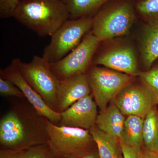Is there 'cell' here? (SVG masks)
<instances>
[{
  "mask_svg": "<svg viewBox=\"0 0 158 158\" xmlns=\"http://www.w3.org/2000/svg\"><path fill=\"white\" fill-rule=\"evenodd\" d=\"M100 42L90 31L68 55L59 61L50 63L53 73L59 81L86 73L92 65L94 56Z\"/></svg>",
  "mask_w": 158,
  "mask_h": 158,
  "instance_id": "9",
  "label": "cell"
},
{
  "mask_svg": "<svg viewBox=\"0 0 158 158\" xmlns=\"http://www.w3.org/2000/svg\"><path fill=\"white\" fill-rule=\"evenodd\" d=\"M86 73L60 81L57 111L61 113L71 105L91 94Z\"/></svg>",
  "mask_w": 158,
  "mask_h": 158,
  "instance_id": "14",
  "label": "cell"
},
{
  "mask_svg": "<svg viewBox=\"0 0 158 158\" xmlns=\"http://www.w3.org/2000/svg\"><path fill=\"white\" fill-rule=\"evenodd\" d=\"M138 158H158V152L145 149L144 150H141Z\"/></svg>",
  "mask_w": 158,
  "mask_h": 158,
  "instance_id": "27",
  "label": "cell"
},
{
  "mask_svg": "<svg viewBox=\"0 0 158 158\" xmlns=\"http://www.w3.org/2000/svg\"><path fill=\"white\" fill-rule=\"evenodd\" d=\"M138 79L151 91L158 105V59L149 70L141 71Z\"/></svg>",
  "mask_w": 158,
  "mask_h": 158,
  "instance_id": "21",
  "label": "cell"
},
{
  "mask_svg": "<svg viewBox=\"0 0 158 158\" xmlns=\"http://www.w3.org/2000/svg\"><path fill=\"white\" fill-rule=\"evenodd\" d=\"M138 21L135 0H111L93 17L91 31L104 41L130 35Z\"/></svg>",
  "mask_w": 158,
  "mask_h": 158,
  "instance_id": "3",
  "label": "cell"
},
{
  "mask_svg": "<svg viewBox=\"0 0 158 158\" xmlns=\"http://www.w3.org/2000/svg\"><path fill=\"white\" fill-rule=\"evenodd\" d=\"M93 17L68 19L51 36L42 56L52 63L59 61L74 49L92 28Z\"/></svg>",
  "mask_w": 158,
  "mask_h": 158,
  "instance_id": "7",
  "label": "cell"
},
{
  "mask_svg": "<svg viewBox=\"0 0 158 158\" xmlns=\"http://www.w3.org/2000/svg\"><path fill=\"white\" fill-rule=\"evenodd\" d=\"M97 105L92 94L75 102L60 113L58 125L90 130L96 126Z\"/></svg>",
  "mask_w": 158,
  "mask_h": 158,
  "instance_id": "12",
  "label": "cell"
},
{
  "mask_svg": "<svg viewBox=\"0 0 158 158\" xmlns=\"http://www.w3.org/2000/svg\"><path fill=\"white\" fill-rule=\"evenodd\" d=\"M12 60L30 86L48 106L57 111L60 81L51 70L49 62L38 56L27 63L19 59Z\"/></svg>",
  "mask_w": 158,
  "mask_h": 158,
  "instance_id": "6",
  "label": "cell"
},
{
  "mask_svg": "<svg viewBox=\"0 0 158 158\" xmlns=\"http://www.w3.org/2000/svg\"><path fill=\"white\" fill-rule=\"evenodd\" d=\"M136 78L116 95L112 103L124 116L134 115L144 118L151 109L156 106L151 91Z\"/></svg>",
  "mask_w": 158,
  "mask_h": 158,
  "instance_id": "10",
  "label": "cell"
},
{
  "mask_svg": "<svg viewBox=\"0 0 158 158\" xmlns=\"http://www.w3.org/2000/svg\"><path fill=\"white\" fill-rule=\"evenodd\" d=\"M92 65H99L138 77L140 70L139 52L131 34L100 41Z\"/></svg>",
  "mask_w": 158,
  "mask_h": 158,
  "instance_id": "4",
  "label": "cell"
},
{
  "mask_svg": "<svg viewBox=\"0 0 158 158\" xmlns=\"http://www.w3.org/2000/svg\"><path fill=\"white\" fill-rule=\"evenodd\" d=\"M1 77L9 80L22 91L27 101L40 116L54 124L59 125L61 114L48 106L41 96L34 90L24 78L13 61L9 65L0 71Z\"/></svg>",
  "mask_w": 158,
  "mask_h": 158,
  "instance_id": "11",
  "label": "cell"
},
{
  "mask_svg": "<svg viewBox=\"0 0 158 158\" xmlns=\"http://www.w3.org/2000/svg\"><path fill=\"white\" fill-rule=\"evenodd\" d=\"M90 131L97 146L100 158H123L119 139L105 134L96 126Z\"/></svg>",
  "mask_w": 158,
  "mask_h": 158,
  "instance_id": "16",
  "label": "cell"
},
{
  "mask_svg": "<svg viewBox=\"0 0 158 158\" xmlns=\"http://www.w3.org/2000/svg\"><path fill=\"white\" fill-rule=\"evenodd\" d=\"M13 18L40 37H51L69 19L62 0H20Z\"/></svg>",
  "mask_w": 158,
  "mask_h": 158,
  "instance_id": "2",
  "label": "cell"
},
{
  "mask_svg": "<svg viewBox=\"0 0 158 158\" xmlns=\"http://www.w3.org/2000/svg\"><path fill=\"white\" fill-rule=\"evenodd\" d=\"M144 120V118L138 116H127L125 120L120 141L131 147L141 146L143 143Z\"/></svg>",
  "mask_w": 158,
  "mask_h": 158,
  "instance_id": "18",
  "label": "cell"
},
{
  "mask_svg": "<svg viewBox=\"0 0 158 158\" xmlns=\"http://www.w3.org/2000/svg\"><path fill=\"white\" fill-rule=\"evenodd\" d=\"M86 74L91 94L101 111L136 78L99 65H91Z\"/></svg>",
  "mask_w": 158,
  "mask_h": 158,
  "instance_id": "8",
  "label": "cell"
},
{
  "mask_svg": "<svg viewBox=\"0 0 158 158\" xmlns=\"http://www.w3.org/2000/svg\"><path fill=\"white\" fill-rule=\"evenodd\" d=\"M123 158H138L141 152V146L131 147L120 141Z\"/></svg>",
  "mask_w": 158,
  "mask_h": 158,
  "instance_id": "25",
  "label": "cell"
},
{
  "mask_svg": "<svg viewBox=\"0 0 158 158\" xmlns=\"http://www.w3.org/2000/svg\"><path fill=\"white\" fill-rule=\"evenodd\" d=\"M138 20L158 27V0H135Z\"/></svg>",
  "mask_w": 158,
  "mask_h": 158,
  "instance_id": "20",
  "label": "cell"
},
{
  "mask_svg": "<svg viewBox=\"0 0 158 158\" xmlns=\"http://www.w3.org/2000/svg\"><path fill=\"white\" fill-rule=\"evenodd\" d=\"M112 103L98 115L96 126L102 132L120 139L125 117Z\"/></svg>",
  "mask_w": 158,
  "mask_h": 158,
  "instance_id": "15",
  "label": "cell"
},
{
  "mask_svg": "<svg viewBox=\"0 0 158 158\" xmlns=\"http://www.w3.org/2000/svg\"><path fill=\"white\" fill-rule=\"evenodd\" d=\"M22 158H56L48 144L27 149Z\"/></svg>",
  "mask_w": 158,
  "mask_h": 158,
  "instance_id": "22",
  "label": "cell"
},
{
  "mask_svg": "<svg viewBox=\"0 0 158 158\" xmlns=\"http://www.w3.org/2000/svg\"><path fill=\"white\" fill-rule=\"evenodd\" d=\"M143 141L144 149L158 152V109L153 107L144 118Z\"/></svg>",
  "mask_w": 158,
  "mask_h": 158,
  "instance_id": "19",
  "label": "cell"
},
{
  "mask_svg": "<svg viewBox=\"0 0 158 158\" xmlns=\"http://www.w3.org/2000/svg\"><path fill=\"white\" fill-rule=\"evenodd\" d=\"M68 11L69 19L93 17L106 3L111 0H62Z\"/></svg>",
  "mask_w": 158,
  "mask_h": 158,
  "instance_id": "17",
  "label": "cell"
},
{
  "mask_svg": "<svg viewBox=\"0 0 158 158\" xmlns=\"http://www.w3.org/2000/svg\"><path fill=\"white\" fill-rule=\"evenodd\" d=\"M0 93L5 96L14 97L21 99L26 98L22 91L16 85L2 77L0 78Z\"/></svg>",
  "mask_w": 158,
  "mask_h": 158,
  "instance_id": "23",
  "label": "cell"
},
{
  "mask_svg": "<svg viewBox=\"0 0 158 158\" xmlns=\"http://www.w3.org/2000/svg\"><path fill=\"white\" fill-rule=\"evenodd\" d=\"M47 144L56 158H77L94 142L89 130L55 124L44 117Z\"/></svg>",
  "mask_w": 158,
  "mask_h": 158,
  "instance_id": "5",
  "label": "cell"
},
{
  "mask_svg": "<svg viewBox=\"0 0 158 158\" xmlns=\"http://www.w3.org/2000/svg\"><path fill=\"white\" fill-rule=\"evenodd\" d=\"M43 118L30 103L13 106L0 121V143L3 148L26 150L47 144Z\"/></svg>",
  "mask_w": 158,
  "mask_h": 158,
  "instance_id": "1",
  "label": "cell"
},
{
  "mask_svg": "<svg viewBox=\"0 0 158 158\" xmlns=\"http://www.w3.org/2000/svg\"><path fill=\"white\" fill-rule=\"evenodd\" d=\"M136 27V31L131 34L138 46L140 65L147 71L158 59V27L139 21Z\"/></svg>",
  "mask_w": 158,
  "mask_h": 158,
  "instance_id": "13",
  "label": "cell"
},
{
  "mask_svg": "<svg viewBox=\"0 0 158 158\" xmlns=\"http://www.w3.org/2000/svg\"><path fill=\"white\" fill-rule=\"evenodd\" d=\"M20 0H0V18L13 17Z\"/></svg>",
  "mask_w": 158,
  "mask_h": 158,
  "instance_id": "24",
  "label": "cell"
},
{
  "mask_svg": "<svg viewBox=\"0 0 158 158\" xmlns=\"http://www.w3.org/2000/svg\"><path fill=\"white\" fill-rule=\"evenodd\" d=\"M81 158H100L98 155H97L96 154L94 153H87L85 154L84 156H82Z\"/></svg>",
  "mask_w": 158,
  "mask_h": 158,
  "instance_id": "28",
  "label": "cell"
},
{
  "mask_svg": "<svg viewBox=\"0 0 158 158\" xmlns=\"http://www.w3.org/2000/svg\"><path fill=\"white\" fill-rule=\"evenodd\" d=\"M26 150L3 148L0 151V158H22Z\"/></svg>",
  "mask_w": 158,
  "mask_h": 158,
  "instance_id": "26",
  "label": "cell"
}]
</instances>
